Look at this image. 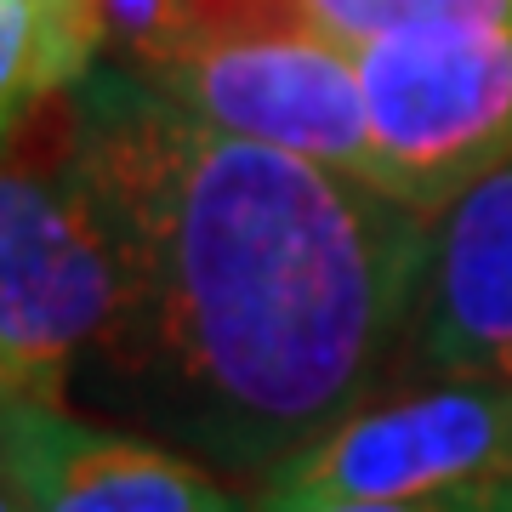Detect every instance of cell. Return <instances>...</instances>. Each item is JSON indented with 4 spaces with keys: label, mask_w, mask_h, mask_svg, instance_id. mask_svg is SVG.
Listing matches in <instances>:
<instances>
[{
    "label": "cell",
    "mask_w": 512,
    "mask_h": 512,
    "mask_svg": "<svg viewBox=\"0 0 512 512\" xmlns=\"http://www.w3.org/2000/svg\"><path fill=\"white\" fill-rule=\"evenodd\" d=\"M69 148L120 245L74 410L268 484L410 359L433 211L228 137L137 74L80 97Z\"/></svg>",
    "instance_id": "obj_1"
},
{
    "label": "cell",
    "mask_w": 512,
    "mask_h": 512,
    "mask_svg": "<svg viewBox=\"0 0 512 512\" xmlns=\"http://www.w3.org/2000/svg\"><path fill=\"white\" fill-rule=\"evenodd\" d=\"M126 52L143 86L205 126L382 183L359 52L296 6L160 23Z\"/></svg>",
    "instance_id": "obj_2"
},
{
    "label": "cell",
    "mask_w": 512,
    "mask_h": 512,
    "mask_svg": "<svg viewBox=\"0 0 512 512\" xmlns=\"http://www.w3.org/2000/svg\"><path fill=\"white\" fill-rule=\"evenodd\" d=\"M120 308V245L63 137L57 160L18 154L0 183V387L69 404Z\"/></svg>",
    "instance_id": "obj_3"
},
{
    "label": "cell",
    "mask_w": 512,
    "mask_h": 512,
    "mask_svg": "<svg viewBox=\"0 0 512 512\" xmlns=\"http://www.w3.org/2000/svg\"><path fill=\"white\" fill-rule=\"evenodd\" d=\"M382 188L439 211L512 160V18L427 23L359 46Z\"/></svg>",
    "instance_id": "obj_4"
},
{
    "label": "cell",
    "mask_w": 512,
    "mask_h": 512,
    "mask_svg": "<svg viewBox=\"0 0 512 512\" xmlns=\"http://www.w3.org/2000/svg\"><path fill=\"white\" fill-rule=\"evenodd\" d=\"M512 478V382H433L376 393L291 456L251 512H319L353 501H427Z\"/></svg>",
    "instance_id": "obj_5"
},
{
    "label": "cell",
    "mask_w": 512,
    "mask_h": 512,
    "mask_svg": "<svg viewBox=\"0 0 512 512\" xmlns=\"http://www.w3.org/2000/svg\"><path fill=\"white\" fill-rule=\"evenodd\" d=\"M6 512H251L205 461L74 404L6 399Z\"/></svg>",
    "instance_id": "obj_6"
},
{
    "label": "cell",
    "mask_w": 512,
    "mask_h": 512,
    "mask_svg": "<svg viewBox=\"0 0 512 512\" xmlns=\"http://www.w3.org/2000/svg\"><path fill=\"white\" fill-rule=\"evenodd\" d=\"M410 365L439 382H512V160L433 211Z\"/></svg>",
    "instance_id": "obj_7"
},
{
    "label": "cell",
    "mask_w": 512,
    "mask_h": 512,
    "mask_svg": "<svg viewBox=\"0 0 512 512\" xmlns=\"http://www.w3.org/2000/svg\"><path fill=\"white\" fill-rule=\"evenodd\" d=\"M291 6L353 52L399 29H427V23L512 18V0H291Z\"/></svg>",
    "instance_id": "obj_8"
},
{
    "label": "cell",
    "mask_w": 512,
    "mask_h": 512,
    "mask_svg": "<svg viewBox=\"0 0 512 512\" xmlns=\"http://www.w3.org/2000/svg\"><path fill=\"white\" fill-rule=\"evenodd\" d=\"M40 23H46V63H52V86L86 80L103 29H109V0H35Z\"/></svg>",
    "instance_id": "obj_9"
},
{
    "label": "cell",
    "mask_w": 512,
    "mask_h": 512,
    "mask_svg": "<svg viewBox=\"0 0 512 512\" xmlns=\"http://www.w3.org/2000/svg\"><path fill=\"white\" fill-rule=\"evenodd\" d=\"M319 512H512V478L507 484H478V490L427 495V501H353V507H319Z\"/></svg>",
    "instance_id": "obj_10"
}]
</instances>
